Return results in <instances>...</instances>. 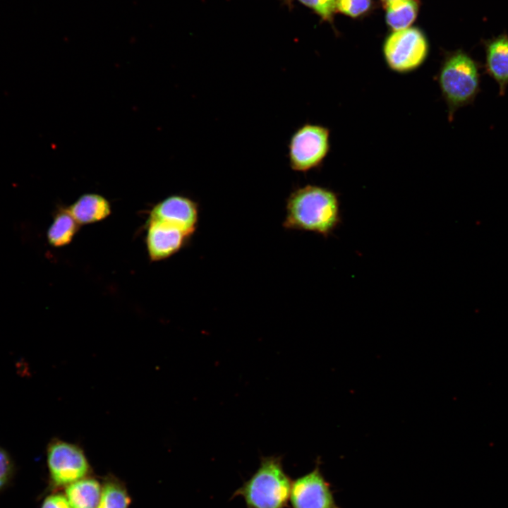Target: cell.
Here are the masks:
<instances>
[{"mask_svg":"<svg viewBox=\"0 0 508 508\" xmlns=\"http://www.w3.org/2000/svg\"><path fill=\"white\" fill-rule=\"evenodd\" d=\"M339 201L333 190L308 184L293 190L286 201L283 226L329 236L340 222Z\"/></svg>","mask_w":508,"mask_h":508,"instance_id":"obj_1","label":"cell"},{"mask_svg":"<svg viewBox=\"0 0 508 508\" xmlns=\"http://www.w3.org/2000/svg\"><path fill=\"white\" fill-rule=\"evenodd\" d=\"M481 64L463 50L447 54L436 75L440 91L452 122L456 112L473 104L481 91Z\"/></svg>","mask_w":508,"mask_h":508,"instance_id":"obj_2","label":"cell"},{"mask_svg":"<svg viewBox=\"0 0 508 508\" xmlns=\"http://www.w3.org/2000/svg\"><path fill=\"white\" fill-rule=\"evenodd\" d=\"M292 480L281 456H262L259 467L232 495L241 496L246 508H286Z\"/></svg>","mask_w":508,"mask_h":508,"instance_id":"obj_3","label":"cell"},{"mask_svg":"<svg viewBox=\"0 0 508 508\" xmlns=\"http://www.w3.org/2000/svg\"><path fill=\"white\" fill-rule=\"evenodd\" d=\"M330 131L322 125L306 123L291 135L288 144L290 168L306 173L320 168L330 151Z\"/></svg>","mask_w":508,"mask_h":508,"instance_id":"obj_4","label":"cell"},{"mask_svg":"<svg viewBox=\"0 0 508 508\" xmlns=\"http://www.w3.org/2000/svg\"><path fill=\"white\" fill-rule=\"evenodd\" d=\"M428 51L427 39L415 28L395 30L383 45L387 66L398 74H408L420 68L426 60Z\"/></svg>","mask_w":508,"mask_h":508,"instance_id":"obj_5","label":"cell"},{"mask_svg":"<svg viewBox=\"0 0 508 508\" xmlns=\"http://www.w3.org/2000/svg\"><path fill=\"white\" fill-rule=\"evenodd\" d=\"M47 464L51 485L55 488L91 476L92 468L83 449L78 445L54 439L47 447Z\"/></svg>","mask_w":508,"mask_h":508,"instance_id":"obj_6","label":"cell"},{"mask_svg":"<svg viewBox=\"0 0 508 508\" xmlns=\"http://www.w3.org/2000/svg\"><path fill=\"white\" fill-rule=\"evenodd\" d=\"M320 464L318 459L311 471L292 480L289 497L292 508H340Z\"/></svg>","mask_w":508,"mask_h":508,"instance_id":"obj_7","label":"cell"},{"mask_svg":"<svg viewBox=\"0 0 508 508\" xmlns=\"http://www.w3.org/2000/svg\"><path fill=\"white\" fill-rule=\"evenodd\" d=\"M147 220L167 224L191 236L198 222V204L186 196L171 195L153 207Z\"/></svg>","mask_w":508,"mask_h":508,"instance_id":"obj_8","label":"cell"},{"mask_svg":"<svg viewBox=\"0 0 508 508\" xmlns=\"http://www.w3.org/2000/svg\"><path fill=\"white\" fill-rule=\"evenodd\" d=\"M190 236L167 224L147 220L146 246L152 261L165 260L176 253Z\"/></svg>","mask_w":508,"mask_h":508,"instance_id":"obj_9","label":"cell"},{"mask_svg":"<svg viewBox=\"0 0 508 508\" xmlns=\"http://www.w3.org/2000/svg\"><path fill=\"white\" fill-rule=\"evenodd\" d=\"M484 72L499 87L504 96L508 87V35H501L484 42Z\"/></svg>","mask_w":508,"mask_h":508,"instance_id":"obj_10","label":"cell"},{"mask_svg":"<svg viewBox=\"0 0 508 508\" xmlns=\"http://www.w3.org/2000/svg\"><path fill=\"white\" fill-rule=\"evenodd\" d=\"M68 210L81 226L107 218L111 213V205L109 202L100 195L86 193L75 200Z\"/></svg>","mask_w":508,"mask_h":508,"instance_id":"obj_11","label":"cell"},{"mask_svg":"<svg viewBox=\"0 0 508 508\" xmlns=\"http://www.w3.org/2000/svg\"><path fill=\"white\" fill-rule=\"evenodd\" d=\"M102 491V482L89 476L65 488L72 508H97Z\"/></svg>","mask_w":508,"mask_h":508,"instance_id":"obj_12","label":"cell"},{"mask_svg":"<svg viewBox=\"0 0 508 508\" xmlns=\"http://www.w3.org/2000/svg\"><path fill=\"white\" fill-rule=\"evenodd\" d=\"M131 499L124 483L109 474L102 481V491L97 508H129Z\"/></svg>","mask_w":508,"mask_h":508,"instance_id":"obj_13","label":"cell"},{"mask_svg":"<svg viewBox=\"0 0 508 508\" xmlns=\"http://www.w3.org/2000/svg\"><path fill=\"white\" fill-rule=\"evenodd\" d=\"M80 226L68 209L60 210L47 231L49 243L55 247L68 244L79 230Z\"/></svg>","mask_w":508,"mask_h":508,"instance_id":"obj_14","label":"cell"},{"mask_svg":"<svg viewBox=\"0 0 508 508\" xmlns=\"http://www.w3.org/2000/svg\"><path fill=\"white\" fill-rule=\"evenodd\" d=\"M386 19L395 30L407 28L415 20L418 4L416 0H389L386 4Z\"/></svg>","mask_w":508,"mask_h":508,"instance_id":"obj_15","label":"cell"},{"mask_svg":"<svg viewBox=\"0 0 508 508\" xmlns=\"http://www.w3.org/2000/svg\"><path fill=\"white\" fill-rule=\"evenodd\" d=\"M370 0H336V8L341 13L356 17L370 7Z\"/></svg>","mask_w":508,"mask_h":508,"instance_id":"obj_16","label":"cell"},{"mask_svg":"<svg viewBox=\"0 0 508 508\" xmlns=\"http://www.w3.org/2000/svg\"><path fill=\"white\" fill-rule=\"evenodd\" d=\"M313 8L322 18L328 20L332 17L336 8V0H299Z\"/></svg>","mask_w":508,"mask_h":508,"instance_id":"obj_17","label":"cell"},{"mask_svg":"<svg viewBox=\"0 0 508 508\" xmlns=\"http://www.w3.org/2000/svg\"><path fill=\"white\" fill-rule=\"evenodd\" d=\"M13 473V464L9 454L0 447V491L9 483Z\"/></svg>","mask_w":508,"mask_h":508,"instance_id":"obj_18","label":"cell"},{"mask_svg":"<svg viewBox=\"0 0 508 508\" xmlns=\"http://www.w3.org/2000/svg\"><path fill=\"white\" fill-rule=\"evenodd\" d=\"M40 508H72L66 495L55 492L48 495L43 500Z\"/></svg>","mask_w":508,"mask_h":508,"instance_id":"obj_19","label":"cell"},{"mask_svg":"<svg viewBox=\"0 0 508 508\" xmlns=\"http://www.w3.org/2000/svg\"><path fill=\"white\" fill-rule=\"evenodd\" d=\"M383 1H389V0H383Z\"/></svg>","mask_w":508,"mask_h":508,"instance_id":"obj_20","label":"cell"}]
</instances>
